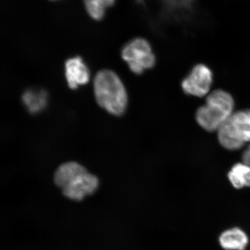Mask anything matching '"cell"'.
Instances as JSON below:
<instances>
[{"label":"cell","mask_w":250,"mask_h":250,"mask_svg":"<svg viewBox=\"0 0 250 250\" xmlns=\"http://www.w3.org/2000/svg\"><path fill=\"white\" fill-rule=\"evenodd\" d=\"M86 171L85 167L77 162H67L62 165L56 170L55 183L62 189L63 188L77 177Z\"/></svg>","instance_id":"obj_9"},{"label":"cell","mask_w":250,"mask_h":250,"mask_svg":"<svg viewBox=\"0 0 250 250\" xmlns=\"http://www.w3.org/2000/svg\"><path fill=\"white\" fill-rule=\"evenodd\" d=\"M106 7H110L115 4V0H103Z\"/></svg>","instance_id":"obj_14"},{"label":"cell","mask_w":250,"mask_h":250,"mask_svg":"<svg viewBox=\"0 0 250 250\" xmlns=\"http://www.w3.org/2000/svg\"><path fill=\"white\" fill-rule=\"evenodd\" d=\"M234 101L232 96L218 89L209 94L205 105L196 113L197 123L208 132L218 131L233 112Z\"/></svg>","instance_id":"obj_2"},{"label":"cell","mask_w":250,"mask_h":250,"mask_svg":"<svg viewBox=\"0 0 250 250\" xmlns=\"http://www.w3.org/2000/svg\"><path fill=\"white\" fill-rule=\"evenodd\" d=\"M228 177L236 189L250 187V167L243 162L234 165L228 173Z\"/></svg>","instance_id":"obj_10"},{"label":"cell","mask_w":250,"mask_h":250,"mask_svg":"<svg viewBox=\"0 0 250 250\" xmlns=\"http://www.w3.org/2000/svg\"><path fill=\"white\" fill-rule=\"evenodd\" d=\"M65 77L71 89L88 83L90 74L88 68L79 56L68 59L65 62Z\"/></svg>","instance_id":"obj_7"},{"label":"cell","mask_w":250,"mask_h":250,"mask_svg":"<svg viewBox=\"0 0 250 250\" xmlns=\"http://www.w3.org/2000/svg\"><path fill=\"white\" fill-rule=\"evenodd\" d=\"M121 55L130 70L136 74H142L155 64V56L151 45L147 40L140 37L128 42L122 49Z\"/></svg>","instance_id":"obj_4"},{"label":"cell","mask_w":250,"mask_h":250,"mask_svg":"<svg viewBox=\"0 0 250 250\" xmlns=\"http://www.w3.org/2000/svg\"><path fill=\"white\" fill-rule=\"evenodd\" d=\"M220 145L237 150L250 143V109L233 112L217 131Z\"/></svg>","instance_id":"obj_3"},{"label":"cell","mask_w":250,"mask_h":250,"mask_svg":"<svg viewBox=\"0 0 250 250\" xmlns=\"http://www.w3.org/2000/svg\"><path fill=\"white\" fill-rule=\"evenodd\" d=\"M98 178L87 171L62 188V193L68 198L81 201L85 196L92 194L98 188Z\"/></svg>","instance_id":"obj_6"},{"label":"cell","mask_w":250,"mask_h":250,"mask_svg":"<svg viewBox=\"0 0 250 250\" xmlns=\"http://www.w3.org/2000/svg\"><path fill=\"white\" fill-rule=\"evenodd\" d=\"M52 1H55V0H52Z\"/></svg>","instance_id":"obj_15"},{"label":"cell","mask_w":250,"mask_h":250,"mask_svg":"<svg viewBox=\"0 0 250 250\" xmlns=\"http://www.w3.org/2000/svg\"><path fill=\"white\" fill-rule=\"evenodd\" d=\"M93 86L97 103L101 107L117 116L124 113L127 105V92L116 73L109 70L99 71Z\"/></svg>","instance_id":"obj_1"},{"label":"cell","mask_w":250,"mask_h":250,"mask_svg":"<svg viewBox=\"0 0 250 250\" xmlns=\"http://www.w3.org/2000/svg\"><path fill=\"white\" fill-rule=\"evenodd\" d=\"M220 245L226 250H245L249 243L246 233L238 228L224 231L219 237Z\"/></svg>","instance_id":"obj_8"},{"label":"cell","mask_w":250,"mask_h":250,"mask_svg":"<svg viewBox=\"0 0 250 250\" xmlns=\"http://www.w3.org/2000/svg\"><path fill=\"white\" fill-rule=\"evenodd\" d=\"M242 161L243 163L250 166V145L246 151L244 152L242 156Z\"/></svg>","instance_id":"obj_13"},{"label":"cell","mask_w":250,"mask_h":250,"mask_svg":"<svg viewBox=\"0 0 250 250\" xmlns=\"http://www.w3.org/2000/svg\"><path fill=\"white\" fill-rule=\"evenodd\" d=\"M22 99L28 111L33 114L42 111L46 105V93L42 90H27L24 93Z\"/></svg>","instance_id":"obj_11"},{"label":"cell","mask_w":250,"mask_h":250,"mask_svg":"<svg viewBox=\"0 0 250 250\" xmlns=\"http://www.w3.org/2000/svg\"><path fill=\"white\" fill-rule=\"evenodd\" d=\"M87 14L93 20L101 21L105 15L106 5L103 0H83Z\"/></svg>","instance_id":"obj_12"},{"label":"cell","mask_w":250,"mask_h":250,"mask_svg":"<svg viewBox=\"0 0 250 250\" xmlns=\"http://www.w3.org/2000/svg\"><path fill=\"white\" fill-rule=\"evenodd\" d=\"M213 81V74L207 65H195L183 81L181 86L187 95L202 98L208 95Z\"/></svg>","instance_id":"obj_5"}]
</instances>
